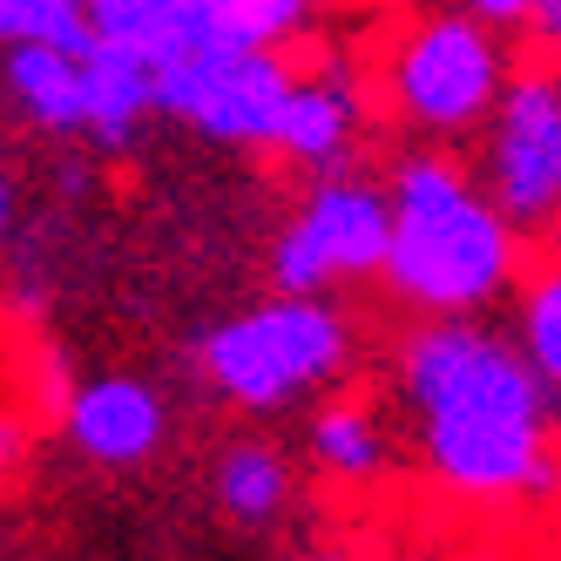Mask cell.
Segmentation results:
<instances>
[{
  "mask_svg": "<svg viewBox=\"0 0 561 561\" xmlns=\"http://www.w3.org/2000/svg\"><path fill=\"white\" fill-rule=\"evenodd\" d=\"M399 392L413 407L426 467L454 494L507 501L554 488L548 460V386L520 358V345L467 325V318H433L413 332L399 358Z\"/></svg>",
  "mask_w": 561,
  "mask_h": 561,
  "instance_id": "6da1fadb",
  "label": "cell"
},
{
  "mask_svg": "<svg viewBox=\"0 0 561 561\" xmlns=\"http://www.w3.org/2000/svg\"><path fill=\"white\" fill-rule=\"evenodd\" d=\"M386 285L433 311L467 318L514 277V224L488 204L460 156H407L386 183Z\"/></svg>",
  "mask_w": 561,
  "mask_h": 561,
  "instance_id": "7a4b0ae2",
  "label": "cell"
},
{
  "mask_svg": "<svg viewBox=\"0 0 561 561\" xmlns=\"http://www.w3.org/2000/svg\"><path fill=\"white\" fill-rule=\"evenodd\" d=\"M345 352H352V332L332 305L277 291L271 305L224 318L204 339V379L237 407L271 413V407H291L298 392L325 386L332 373H345Z\"/></svg>",
  "mask_w": 561,
  "mask_h": 561,
  "instance_id": "3957f363",
  "label": "cell"
},
{
  "mask_svg": "<svg viewBox=\"0 0 561 561\" xmlns=\"http://www.w3.org/2000/svg\"><path fill=\"white\" fill-rule=\"evenodd\" d=\"M392 108L407 123L433 136H460L473 123H488V108L507 89V48L494 42L488 21H473L467 8L454 14H426L420 27L399 34L392 48Z\"/></svg>",
  "mask_w": 561,
  "mask_h": 561,
  "instance_id": "277c9868",
  "label": "cell"
},
{
  "mask_svg": "<svg viewBox=\"0 0 561 561\" xmlns=\"http://www.w3.org/2000/svg\"><path fill=\"white\" fill-rule=\"evenodd\" d=\"M285 95H291V68L277 61V48L204 42L183 61L156 68V108L183 115L190 129H204L210 142H230V149H271Z\"/></svg>",
  "mask_w": 561,
  "mask_h": 561,
  "instance_id": "5b68a950",
  "label": "cell"
},
{
  "mask_svg": "<svg viewBox=\"0 0 561 561\" xmlns=\"http://www.w3.org/2000/svg\"><path fill=\"white\" fill-rule=\"evenodd\" d=\"M386 237H392L386 190L366 176H325L305 196V210L285 224V237H277L271 277L285 298H318L339 277L386 271Z\"/></svg>",
  "mask_w": 561,
  "mask_h": 561,
  "instance_id": "8992f818",
  "label": "cell"
},
{
  "mask_svg": "<svg viewBox=\"0 0 561 561\" xmlns=\"http://www.w3.org/2000/svg\"><path fill=\"white\" fill-rule=\"evenodd\" d=\"M473 183L507 224L561 217V82L554 75H507L501 102L488 108Z\"/></svg>",
  "mask_w": 561,
  "mask_h": 561,
  "instance_id": "52a82bcc",
  "label": "cell"
},
{
  "mask_svg": "<svg viewBox=\"0 0 561 561\" xmlns=\"http://www.w3.org/2000/svg\"><path fill=\"white\" fill-rule=\"evenodd\" d=\"M61 426L95 467H136V460H149L163 447V399H156L142 379L108 373V379H89V386L68 392Z\"/></svg>",
  "mask_w": 561,
  "mask_h": 561,
  "instance_id": "ba28073f",
  "label": "cell"
},
{
  "mask_svg": "<svg viewBox=\"0 0 561 561\" xmlns=\"http://www.w3.org/2000/svg\"><path fill=\"white\" fill-rule=\"evenodd\" d=\"M82 21L95 48H123L149 68H170L210 42L204 0H82Z\"/></svg>",
  "mask_w": 561,
  "mask_h": 561,
  "instance_id": "9c48e42d",
  "label": "cell"
},
{
  "mask_svg": "<svg viewBox=\"0 0 561 561\" xmlns=\"http://www.w3.org/2000/svg\"><path fill=\"white\" fill-rule=\"evenodd\" d=\"M156 108V68L123 48H89L82 55V129L102 142H129L136 123Z\"/></svg>",
  "mask_w": 561,
  "mask_h": 561,
  "instance_id": "30bf717a",
  "label": "cell"
},
{
  "mask_svg": "<svg viewBox=\"0 0 561 561\" xmlns=\"http://www.w3.org/2000/svg\"><path fill=\"white\" fill-rule=\"evenodd\" d=\"M311 460H318L325 480H339V488H373L386 473V460H392L379 413L366 399H332V407H318L311 413Z\"/></svg>",
  "mask_w": 561,
  "mask_h": 561,
  "instance_id": "8fae6325",
  "label": "cell"
},
{
  "mask_svg": "<svg viewBox=\"0 0 561 561\" xmlns=\"http://www.w3.org/2000/svg\"><path fill=\"white\" fill-rule=\"evenodd\" d=\"M8 95L42 129H82V55L48 48V42H14L8 48Z\"/></svg>",
  "mask_w": 561,
  "mask_h": 561,
  "instance_id": "7c38bea8",
  "label": "cell"
},
{
  "mask_svg": "<svg viewBox=\"0 0 561 561\" xmlns=\"http://www.w3.org/2000/svg\"><path fill=\"white\" fill-rule=\"evenodd\" d=\"M210 480H217V507L230 520H244V528H271V520L291 507V467L277 447H264V439L224 447Z\"/></svg>",
  "mask_w": 561,
  "mask_h": 561,
  "instance_id": "4fadbf2b",
  "label": "cell"
},
{
  "mask_svg": "<svg viewBox=\"0 0 561 561\" xmlns=\"http://www.w3.org/2000/svg\"><path fill=\"white\" fill-rule=\"evenodd\" d=\"M311 0H204L210 42L230 48H285L291 34H305Z\"/></svg>",
  "mask_w": 561,
  "mask_h": 561,
  "instance_id": "5bb4252c",
  "label": "cell"
},
{
  "mask_svg": "<svg viewBox=\"0 0 561 561\" xmlns=\"http://www.w3.org/2000/svg\"><path fill=\"white\" fill-rule=\"evenodd\" d=\"M520 358L535 366L548 392H561V257L535 271L528 305H520Z\"/></svg>",
  "mask_w": 561,
  "mask_h": 561,
  "instance_id": "9a60e30c",
  "label": "cell"
},
{
  "mask_svg": "<svg viewBox=\"0 0 561 561\" xmlns=\"http://www.w3.org/2000/svg\"><path fill=\"white\" fill-rule=\"evenodd\" d=\"M460 8H467L473 21H528L535 0H460Z\"/></svg>",
  "mask_w": 561,
  "mask_h": 561,
  "instance_id": "2e32d148",
  "label": "cell"
},
{
  "mask_svg": "<svg viewBox=\"0 0 561 561\" xmlns=\"http://www.w3.org/2000/svg\"><path fill=\"white\" fill-rule=\"evenodd\" d=\"M8 224H14V183H8V170H0V237H8Z\"/></svg>",
  "mask_w": 561,
  "mask_h": 561,
  "instance_id": "e0dca14e",
  "label": "cell"
},
{
  "mask_svg": "<svg viewBox=\"0 0 561 561\" xmlns=\"http://www.w3.org/2000/svg\"><path fill=\"white\" fill-rule=\"evenodd\" d=\"M0 48H14V21H8V0H0Z\"/></svg>",
  "mask_w": 561,
  "mask_h": 561,
  "instance_id": "ac0fdd59",
  "label": "cell"
},
{
  "mask_svg": "<svg viewBox=\"0 0 561 561\" xmlns=\"http://www.w3.org/2000/svg\"><path fill=\"white\" fill-rule=\"evenodd\" d=\"M8 454H14V439H8V426H0V467H8Z\"/></svg>",
  "mask_w": 561,
  "mask_h": 561,
  "instance_id": "d6986e66",
  "label": "cell"
},
{
  "mask_svg": "<svg viewBox=\"0 0 561 561\" xmlns=\"http://www.w3.org/2000/svg\"><path fill=\"white\" fill-rule=\"evenodd\" d=\"M311 561H345V554H311Z\"/></svg>",
  "mask_w": 561,
  "mask_h": 561,
  "instance_id": "ffe728a7",
  "label": "cell"
}]
</instances>
